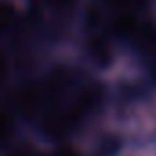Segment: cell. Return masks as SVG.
<instances>
[{
    "mask_svg": "<svg viewBox=\"0 0 156 156\" xmlns=\"http://www.w3.org/2000/svg\"><path fill=\"white\" fill-rule=\"evenodd\" d=\"M44 101H46V96H44L42 85H26L17 94V108L26 118H33L35 114H39Z\"/></svg>",
    "mask_w": 156,
    "mask_h": 156,
    "instance_id": "6da1fadb",
    "label": "cell"
},
{
    "mask_svg": "<svg viewBox=\"0 0 156 156\" xmlns=\"http://www.w3.org/2000/svg\"><path fill=\"white\" fill-rule=\"evenodd\" d=\"M152 73L156 75V53H154V61H152Z\"/></svg>",
    "mask_w": 156,
    "mask_h": 156,
    "instance_id": "7a4b0ae2",
    "label": "cell"
}]
</instances>
